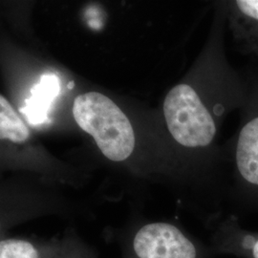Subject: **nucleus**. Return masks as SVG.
Listing matches in <instances>:
<instances>
[{
    "instance_id": "1",
    "label": "nucleus",
    "mask_w": 258,
    "mask_h": 258,
    "mask_svg": "<svg viewBox=\"0 0 258 258\" xmlns=\"http://www.w3.org/2000/svg\"><path fill=\"white\" fill-rule=\"evenodd\" d=\"M73 115L79 126L90 134L102 154L112 162H123L133 152L132 125L117 104L101 93L88 92L74 101Z\"/></svg>"
},
{
    "instance_id": "2",
    "label": "nucleus",
    "mask_w": 258,
    "mask_h": 258,
    "mask_svg": "<svg viewBox=\"0 0 258 258\" xmlns=\"http://www.w3.org/2000/svg\"><path fill=\"white\" fill-rule=\"evenodd\" d=\"M121 258H212L210 245L170 222L141 223L116 233Z\"/></svg>"
},
{
    "instance_id": "3",
    "label": "nucleus",
    "mask_w": 258,
    "mask_h": 258,
    "mask_svg": "<svg viewBox=\"0 0 258 258\" xmlns=\"http://www.w3.org/2000/svg\"><path fill=\"white\" fill-rule=\"evenodd\" d=\"M164 114L171 136L184 147H207L214 138L213 119L197 93L187 84L176 85L166 95Z\"/></svg>"
},
{
    "instance_id": "4",
    "label": "nucleus",
    "mask_w": 258,
    "mask_h": 258,
    "mask_svg": "<svg viewBox=\"0 0 258 258\" xmlns=\"http://www.w3.org/2000/svg\"><path fill=\"white\" fill-rule=\"evenodd\" d=\"M210 247L215 255L258 258V231L241 228L234 219L219 224L211 233Z\"/></svg>"
},
{
    "instance_id": "5",
    "label": "nucleus",
    "mask_w": 258,
    "mask_h": 258,
    "mask_svg": "<svg viewBox=\"0 0 258 258\" xmlns=\"http://www.w3.org/2000/svg\"><path fill=\"white\" fill-rule=\"evenodd\" d=\"M66 246V233L52 238L8 233L0 237V258H61Z\"/></svg>"
},
{
    "instance_id": "6",
    "label": "nucleus",
    "mask_w": 258,
    "mask_h": 258,
    "mask_svg": "<svg viewBox=\"0 0 258 258\" xmlns=\"http://www.w3.org/2000/svg\"><path fill=\"white\" fill-rule=\"evenodd\" d=\"M59 90L60 83L56 75L45 74L41 77L40 82L32 89L25 106L20 109L30 124L39 125L47 120L49 108Z\"/></svg>"
},
{
    "instance_id": "7",
    "label": "nucleus",
    "mask_w": 258,
    "mask_h": 258,
    "mask_svg": "<svg viewBox=\"0 0 258 258\" xmlns=\"http://www.w3.org/2000/svg\"><path fill=\"white\" fill-rule=\"evenodd\" d=\"M236 165L243 180L258 187V118L250 120L240 132Z\"/></svg>"
},
{
    "instance_id": "8",
    "label": "nucleus",
    "mask_w": 258,
    "mask_h": 258,
    "mask_svg": "<svg viewBox=\"0 0 258 258\" xmlns=\"http://www.w3.org/2000/svg\"><path fill=\"white\" fill-rule=\"evenodd\" d=\"M0 137L17 144L25 142L29 137L27 126L4 96L0 97Z\"/></svg>"
},
{
    "instance_id": "9",
    "label": "nucleus",
    "mask_w": 258,
    "mask_h": 258,
    "mask_svg": "<svg viewBox=\"0 0 258 258\" xmlns=\"http://www.w3.org/2000/svg\"><path fill=\"white\" fill-rule=\"evenodd\" d=\"M67 246L61 258H98V253L95 248L74 231H68Z\"/></svg>"
},
{
    "instance_id": "10",
    "label": "nucleus",
    "mask_w": 258,
    "mask_h": 258,
    "mask_svg": "<svg viewBox=\"0 0 258 258\" xmlns=\"http://www.w3.org/2000/svg\"><path fill=\"white\" fill-rule=\"evenodd\" d=\"M236 5L244 15L258 20V0H238Z\"/></svg>"
}]
</instances>
